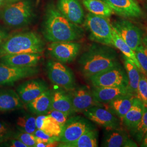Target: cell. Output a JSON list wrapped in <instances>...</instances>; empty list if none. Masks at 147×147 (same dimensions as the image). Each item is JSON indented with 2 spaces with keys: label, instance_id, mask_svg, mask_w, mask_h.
<instances>
[{
  "label": "cell",
  "instance_id": "obj_38",
  "mask_svg": "<svg viewBox=\"0 0 147 147\" xmlns=\"http://www.w3.org/2000/svg\"><path fill=\"white\" fill-rule=\"evenodd\" d=\"M0 135L4 136H9V127L5 123L0 121Z\"/></svg>",
  "mask_w": 147,
  "mask_h": 147
},
{
  "label": "cell",
  "instance_id": "obj_33",
  "mask_svg": "<svg viewBox=\"0 0 147 147\" xmlns=\"http://www.w3.org/2000/svg\"><path fill=\"white\" fill-rule=\"evenodd\" d=\"M137 97L141 100L144 104L147 105V75L141 72Z\"/></svg>",
  "mask_w": 147,
  "mask_h": 147
},
{
  "label": "cell",
  "instance_id": "obj_41",
  "mask_svg": "<svg viewBox=\"0 0 147 147\" xmlns=\"http://www.w3.org/2000/svg\"><path fill=\"white\" fill-rule=\"evenodd\" d=\"M141 147H147V133L144 135L141 143Z\"/></svg>",
  "mask_w": 147,
  "mask_h": 147
},
{
  "label": "cell",
  "instance_id": "obj_23",
  "mask_svg": "<svg viewBox=\"0 0 147 147\" xmlns=\"http://www.w3.org/2000/svg\"><path fill=\"white\" fill-rule=\"evenodd\" d=\"M51 98L52 90L48 89L26 104L27 107L31 113L37 116L47 115L51 109Z\"/></svg>",
  "mask_w": 147,
  "mask_h": 147
},
{
  "label": "cell",
  "instance_id": "obj_35",
  "mask_svg": "<svg viewBox=\"0 0 147 147\" xmlns=\"http://www.w3.org/2000/svg\"><path fill=\"white\" fill-rule=\"evenodd\" d=\"M36 137V141H40L46 143H52V142H58V138L53 137L47 135V133L42 130V129H37L33 134Z\"/></svg>",
  "mask_w": 147,
  "mask_h": 147
},
{
  "label": "cell",
  "instance_id": "obj_12",
  "mask_svg": "<svg viewBox=\"0 0 147 147\" xmlns=\"http://www.w3.org/2000/svg\"><path fill=\"white\" fill-rule=\"evenodd\" d=\"M81 45L75 42H51L47 47L49 53L57 61L63 63H70L78 57Z\"/></svg>",
  "mask_w": 147,
  "mask_h": 147
},
{
  "label": "cell",
  "instance_id": "obj_3",
  "mask_svg": "<svg viewBox=\"0 0 147 147\" xmlns=\"http://www.w3.org/2000/svg\"><path fill=\"white\" fill-rule=\"evenodd\" d=\"M45 43L34 32H23L8 37L0 45V58L21 53H42Z\"/></svg>",
  "mask_w": 147,
  "mask_h": 147
},
{
  "label": "cell",
  "instance_id": "obj_39",
  "mask_svg": "<svg viewBox=\"0 0 147 147\" xmlns=\"http://www.w3.org/2000/svg\"><path fill=\"white\" fill-rule=\"evenodd\" d=\"M46 115H38L36 118V124L37 126V129H42V128L44 120L46 117Z\"/></svg>",
  "mask_w": 147,
  "mask_h": 147
},
{
  "label": "cell",
  "instance_id": "obj_17",
  "mask_svg": "<svg viewBox=\"0 0 147 147\" xmlns=\"http://www.w3.org/2000/svg\"><path fill=\"white\" fill-rule=\"evenodd\" d=\"M118 16L130 18H139L143 12L135 0H103Z\"/></svg>",
  "mask_w": 147,
  "mask_h": 147
},
{
  "label": "cell",
  "instance_id": "obj_14",
  "mask_svg": "<svg viewBox=\"0 0 147 147\" xmlns=\"http://www.w3.org/2000/svg\"><path fill=\"white\" fill-rule=\"evenodd\" d=\"M48 89L47 82L42 79H31L19 85L16 92L21 101L27 104Z\"/></svg>",
  "mask_w": 147,
  "mask_h": 147
},
{
  "label": "cell",
  "instance_id": "obj_16",
  "mask_svg": "<svg viewBox=\"0 0 147 147\" xmlns=\"http://www.w3.org/2000/svg\"><path fill=\"white\" fill-rule=\"evenodd\" d=\"M56 7L74 24L80 25L84 23V11L79 0H58Z\"/></svg>",
  "mask_w": 147,
  "mask_h": 147
},
{
  "label": "cell",
  "instance_id": "obj_28",
  "mask_svg": "<svg viewBox=\"0 0 147 147\" xmlns=\"http://www.w3.org/2000/svg\"><path fill=\"white\" fill-rule=\"evenodd\" d=\"M85 8L92 14L109 18L113 11L103 0H82Z\"/></svg>",
  "mask_w": 147,
  "mask_h": 147
},
{
  "label": "cell",
  "instance_id": "obj_6",
  "mask_svg": "<svg viewBox=\"0 0 147 147\" xmlns=\"http://www.w3.org/2000/svg\"><path fill=\"white\" fill-rule=\"evenodd\" d=\"M47 76L53 84L69 92L76 87L73 71L63 63L49 60L47 64Z\"/></svg>",
  "mask_w": 147,
  "mask_h": 147
},
{
  "label": "cell",
  "instance_id": "obj_24",
  "mask_svg": "<svg viewBox=\"0 0 147 147\" xmlns=\"http://www.w3.org/2000/svg\"><path fill=\"white\" fill-rule=\"evenodd\" d=\"M24 103L17 92L12 89L0 90V112H8L21 109Z\"/></svg>",
  "mask_w": 147,
  "mask_h": 147
},
{
  "label": "cell",
  "instance_id": "obj_37",
  "mask_svg": "<svg viewBox=\"0 0 147 147\" xmlns=\"http://www.w3.org/2000/svg\"><path fill=\"white\" fill-rule=\"evenodd\" d=\"M6 146L11 147H27L26 145L21 142V141L15 138L11 140Z\"/></svg>",
  "mask_w": 147,
  "mask_h": 147
},
{
  "label": "cell",
  "instance_id": "obj_43",
  "mask_svg": "<svg viewBox=\"0 0 147 147\" xmlns=\"http://www.w3.org/2000/svg\"><path fill=\"white\" fill-rule=\"evenodd\" d=\"M5 138H6V137L0 135V143H1V142H3V141L5 140Z\"/></svg>",
  "mask_w": 147,
  "mask_h": 147
},
{
  "label": "cell",
  "instance_id": "obj_20",
  "mask_svg": "<svg viewBox=\"0 0 147 147\" xmlns=\"http://www.w3.org/2000/svg\"><path fill=\"white\" fill-rule=\"evenodd\" d=\"M50 110L59 111L69 118L75 113L69 93L62 88L52 90V98Z\"/></svg>",
  "mask_w": 147,
  "mask_h": 147
},
{
  "label": "cell",
  "instance_id": "obj_5",
  "mask_svg": "<svg viewBox=\"0 0 147 147\" xmlns=\"http://www.w3.org/2000/svg\"><path fill=\"white\" fill-rule=\"evenodd\" d=\"M84 26L89 33V39L95 42L113 47L112 28L108 18L88 13L85 18Z\"/></svg>",
  "mask_w": 147,
  "mask_h": 147
},
{
  "label": "cell",
  "instance_id": "obj_27",
  "mask_svg": "<svg viewBox=\"0 0 147 147\" xmlns=\"http://www.w3.org/2000/svg\"><path fill=\"white\" fill-rule=\"evenodd\" d=\"M124 68L128 77V89L130 94L137 97V89L140 80L141 71L135 64L124 57Z\"/></svg>",
  "mask_w": 147,
  "mask_h": 147
},
{
  "label": "cell",
  "instance_id": "obj_19",
  "mask_svg": "<svg viewBox=\"0 0 147 147\" xmlns=\"http://www.w3.org/2000/svg\"><path fill=\"white\" fill-rule=\"evenodd\" d=\"M91 90L96 100L104 105L121 96L130 94L126 86L93 87Z\"/></svg>",
  "mask_w": 147,
  "mask_h": 147
},
{
  "label": "cell",
  "instance_id": "obj_30",
  "mask_svg": "<svg viewBox=\"0 0 147 147\" xmlns=\"http://www.w3.org/2000/svg\"><path fill=\"white\" fill-rule=\"evenodd\" d=\"M42 130L49 136L58 139L62 132V126L51 116L47 115L44 120Z\"/></svg>",
  "mask_w": 147,
  "mask_h": 147
},
{
  "label": "cell",
  "instance_id": "obj_44",
  "mask_svg": "<svg viewBox=\"0 0 147 147\" xmlns=\"http://www.w3.org/2000/svg\"><path fill=\"white\" fill-rule=\"evenodd\" d=\"M3 6V5H0V11H1V9L2 8Z\"/></svg>",
  "mask_w": 147,
  "mask_h": 147
},
{
  "label": "cell",
  "instance_id": "obj_15",
  "mask_svg": "<svg viewBox=\"0 0 147 147\" xmlns=\"http://www.w3.org/2000/svg\"><path fill=\"white\" fill-rule=\"evenodd\" d=\"M101 146L104 147H137L125 130L123 128L106 129Z\"/></svg>",
  "mask_w": 147,
  "mask_h": 147
},
{
  "label": "cell",
  "instance_id": "obj_13",
  "mask_svg": "<svg viewBox=\"0 0 147 147\" xmlns=\"http://www.w3.org/2000/svg\"><path fill=\"white\" fill-rule=\"evenodd\" d=\"M36 67H17L0 63V86L13 84L22 79L33 76L39 73Z\"/></svg>",
  "mask_w": 147,
  "mask_h": 147
},
{
  "label": "cell",
  "instance_id": "obj_31",
  "mask_svg": "<svg viewBox=\"0 0 147 147\" xmlns=\"http://www.w3.org/2000/svg\"><path fill=\"white\" fill-rule=\"evenodd\" d=\"M130 133L137 142L141 143L144 135L147 133V105L144 104V111L141 120L135 129Z\"/></svg>",
  "mask_w": 147,
  "mask_h": 147
},
{
  "label": "cell",
  "instance_id": "obj_18",
  "mask_svg": "<svg viewBox=\"0 0 147 147\" xmlns=\"http://www.w3.org/2000/svg\"><path fill=\"white\" fill-rule=\"evenodd\" d=\"M42 53H21L5 56L0 58L2 63L17 67H36L42 58Z\"/></svg>",
  "mask_w": 147,
  "mask_h": 147
},
{
  "label": "cell",
  "instance_id": "obj_11",
  "mask_svg": "<svg viewBox=\"0 0 147 147\" xmlns=\"http://www.w3.org/2000/svg\"><path fill=\"white\" fill-rule=\"evenodd\" d=\"M83 113L89 121L105 129H114L121 127V119L104 107L94 106L85 111Z\"/></svg>",
  "mask_w": 147,
  "mask_h": 147
},
{
  "label": "cell",
  "instance_id": "obj_10",
  "mask_svg": "<svg viewBox=\"0 0 147 147\" xmlns=\"http://www.w3.org/2000/svg\"><path fill=\"white\" fill-rule=\"evenodd\" d=\"M69 93L75 113H83L92 107H104L105 105L96 100L92 90L86 86L76 87L74 89L69 91Z\"/></svg>",
  "mask_w": 147,
  "mask_h": 147
},
{
  "label": "cell",
  "instance_id": "obj_42",
  "mask_svg": "<svg viewBox=\"0 0 147 147\" xmlns=\"http://www.w3.org/2000/svg\"><path fill=\"white\" fill-rule=\"evenodd\" d=\"M12 0H0V5H5Z\"/></svg>",
  "mask_w": 147,
  "mask_h": 147
},
{
  "label": "cell",
  "instance_id": "obj_4",
  "mask_svg": "<svg viewBox=\"0 0 147 147\" xmlns=\"http://www.w3.org/2000/svg\"><path fill=\"white\" fill-rule=\"evenodd\" d=\"M34 16L31 0H12L3 5L0 11L1 20L12 28L26 26L31 23Z\"/></svg>",
  "mask_w": 147,
  "mask_h": 147
},
{
  "label": "cell",
  "instance_id": "obj_32",
  "mask_svg": "<svg viewBox=\"0 0 147 147\" xmlns=\"http://www.w3.org/2000/svg\"><path fill=\"white\" fill-rule=\"evenodd\" d=\"M135 53L142 68L147 73V36H143L141 42Z\"/></svg>",
  "mask_w": 147,
  "mask_h": 147
},
{
  "label": "cell",
  "instance_id": "obj_34",
  "mask_svg": "<svg viewBox=\"0 0 147 147\" xmlns=\"http://www.w3.org/2000/svg\"><path fill=\"white\" fill-rule=\"evenodd\" d=\"M11 137L21 141L25 144H26L27 147H35L37 143L36 137L33 134L24 132L18 131L14 134Z\"/></svg>",
  "mask_w": 147,
  "mask_h": 147
},
{
  "label": "cell",
  "instance_id": "obj_8",
  "mask_svg": "<svg viewBox=\"0 0 147 147\" xmlns=\"http://www.w3.org/2000/svg\"><path fill=\"white\" fill-rule=\"evenodd\" d=\"M95 126L88 119L81 116L70 117L62 126L58 142L62 143L74 142L86 132L94 129Z\"/></svg>",
  "mask_w": 147,
  "mask_h": 147
},
{
  "label": "cell",
  "instance_id": "obj_26",
  "mask_svg": "<svg viewBox=\"0 0 147 147\" xmlns=\"http://www.w3.org/2000/svg\"><path fill=\"white\" fill-rule=\"evenodd\" d=\"M112 34L113 47L120 50L121 53L123 54L124 57L128 59L134 64H135L141 73L146 74L147 73L142 68L140 64L138 61L135 51L132 50L131 48L124 41V40L117 33V32L113 28Z\"/></svg>",
  "mask_w": 147,
  "mask_h": 147
},
{
  "label": "cell",
  "instance_id": "obj_2",
  "mask_svg": "<svg viewBox=\"0 0 147 147\" xmlns=\"http://www.w3.org/2000/svg\"><path fill=\"white\" fill-rule=\"evenodd\" d=\"M100 44L91 45L79 58L80 71L86 79L120 63L117 53L113 48Z\"/></svg>",
  "mask_w": 147,
  "mask_h": 147
},
{
  "label": "cell",
  "instance_id": "obj_29",
  "mask_svg": "<svg viewBox=\"0 0 147 147\" xmlns=\"http://www.w3.org/2000/svg\"><path fill=\"white\" fill-rule=\"evenodd\" d=\"M16 124L18 129L20 131L33 134L37 129L36 117L28 115L18 117Z\"/></svg>",
  "mask_w": 147,
  "mask_h": 147
},
{
  "label": "cell",
  "instance_id": "obj_1",
  "mask_svg": "<svg viewBox=\"0 0 147 147\" xmlns=\"http://www.w3.org/2000/svg\"><path fill=\"white\" fill-rule=\"evenodd\" d=\"M42 31L45 39L51 42H73L84 36L83 28L69 20L52 3L47 8Z\"/></svg>",
  "mask_w": 147,
  "mask_h": 147
},
{
  "label": "cell",
  "instance_id": "obj_9",
  "mask_svg": "<svg viewBox=\"0 0 147 147\" xmlns=\"http://www.w3.org/2000/svg\"><path fill=\"white\" fill-rule=\"evenodd\" d=\"M112 28L134 51L140 45L143 33L139 27L126 20H118L111 24Z\"/></svg>",
  "mask_w": 147,
  "mask_h": 147
},
{
  "label": "cell",
  "instance_id": "obj_7",
  "mask_svg": "<svg viewBox=\"0 0 147 147\" xmlns=\"http://www.w3.org/2000/svg\"><path fill=\"white\" fill-rule=\"evenodd\" d=\"M93 87H116L128 86V77L125 69L121 64L95 74L89 78Z\"/></svg>",
  "mask_w": 147,
  "mask_h": 147
},
{
  "label": "cell",
  "instance_id": "obj_36",
  "mask_svg": "<svg viewBox=\"0 0 147 147\" xmlns=\"http://www.w3.org/2000/svg\"><path fill=\"white\" fill-rule=\"evenodd\" d=\"M47 115L51 116L55 120L63 126L68 119V117L65 113L56 110H50Z\"/></svg>",
  "mask_w": 147,
  "mask_h": 147
},
{
  "label": "cell",
  "instance_id": "obj_25",
  "mask_svg": "<svg viewBox=\"0 0 147 147\" xmlns=\"http://www.w3.org/2000/svg\"><path fill=\"white\" fill-rule=\"evenodd\" d=\"M98 132L94 128L86 132L74 142H59L57 147H96L98 146Z\"/></svg>",
  "mask_w": 147,
  "mask_h": 147
},
{
  "label": "cell",
  "instance_id": "obj_21",
  "mask_svg": "<svg viewBox=\"0 0 147 147\" xmlns=\"http://www.w3.org/2000/svg\"><path fill=\"white\" fill-rule=\"evenodd\" d=\"M143 111V102L137 97H135L130 109L121 120L123 125L130 132L135 129L141 120Z\"/></svg>",
  "mask_w": 147,
  "mask_h": 147
},
{
  "label": "cell",
  "instance_id": "obj_40",
  "mask_svg": "<svg viewBox=\"0 0 147 147\" xmlns=\"http://www.w3.org/2000/svg\"><path fill=\"white\" fill-rule=\"evenodd\" d=\"M8 37V35L7 32L4 30L0 28V45Z\"/></svg>",
  "mask_w": 147,
  "mask_h": 147
},
{
  "label": "cell",
  "instance_id": "obj_22",
  "mask_svg": "<svg viewBox=\"0 0 147 147\" xmlns=\"http://www.w3.org/2000/svg\"><path fill=\"white\" fill-rule=\"evenodd\" d=\"M135 97L131 94H127L121 96L105 105H107V109L121 121L130 109Z\"/></svg>",
  "mask_w": 147,
  "mask_h": 147
}]
</instances>
